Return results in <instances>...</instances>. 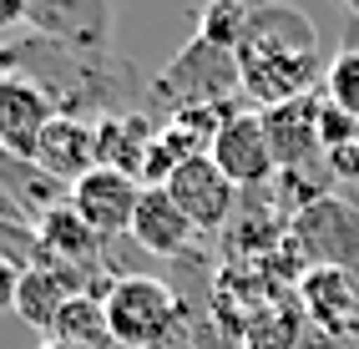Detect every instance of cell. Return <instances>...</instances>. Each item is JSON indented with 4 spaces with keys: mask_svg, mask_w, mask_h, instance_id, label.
<instances>
[{
    "mask_svg": "<svg viewBox=\"0 0 359 349\" xmlns=\"http://www.w3.org/2000/svg\"><path fill=\"white\" fill-rule=\"evenodd\" d=\"M157 349H198V344H193V334H187V324H177V329L167 334V339H162Z\"/></svg>",
    "mask_w": 359,
    "mask_h": 349,
    "instance_id": "23",
    "label": "cell"
},
{
    "mask_svg": "<svg viewBox=\"0 0 359 349\" xmlns=\"http://www.w3.org/2000/svg\"><path fill=\"white\" fill-rule=\"evenodd\" d=\"M167 198H172L187 223H193L198 233H218L233 213H238V188L223 177V167L212 157H193V162H182V167L162 182Z\"/></svg>",
    "mask_w": 359,
    "mask_h": 349,
    "instance_id": "7",
    "label": "cell"
},
{
    "mask_svg": "<svg viewBox=\"0 0 359 349\" xmlns=\"http://www.w3.org/2000/svg\"><path fill=\"white\" fill-rule=\"evenodd\" d=\"M51 344H66V349H111V329H107V309H102V294H76L66 299V309L56 314Z\"/></svg>",
    "mask_w": 359,
    "mask_h": 349,
    "instance_id": "16",
    "label": "cell"
},
{
    "mask_svg": "<svg viewBox=\"0 0 359 349\" xmlns=\"http://www.w3.org/2000/svg\"><path fill=\"white\" fill-rule=\"evenodd\" d=\"M26 26L36 36H51L71 51H111V26L116 11L102 0H31Z\"/></svg>",
    "mask_w": 359,
    "mask_h": 349,
    "instance_id": "8",
    "label": "cell"
},
{
    "mask_svg": "<svg viewBox=\"0 0 359 349\" xmlns=\"http://www.w3.org/2000/svg\"><path fill=\"white\" fill-rule=\"evenodd\" d=\"M0 76L31 81L56 116L107 122V116L147 111V76L122 51H71L51 36H15L0 41Z\"/></svg>",
    "mask_w": 359,
    "mask_h": 349,
    "instance_id": "1",
    "label": "cell"
},
{
    "mask_svg": "<svg viewBox=\"0 0 359 349\" xmlns=\"http://www.w3.org/2000/svg\"><path fill=\"white\" fill-rule=\"evenodd\" d=\"M243 76H238V56L212 46L208 36H193L182 51L147 81V116L162 127L182 111H203V107H233Z\"/></svg>",
    "mask_w": 359,
    "mask_h": 349,
    "instance_id": "3",
    "label": "cell"
},
{
    "mask_svg": "<svg viewBox=\"0 0 359 349\" xmlns=\"http://www.w3.org/2000/svg\"><path fill=\"white\" fill-rule=\"evenodd\" d=\"M56 122V107L41 97L31 81L20 76H0V152H11L20 162L36 157L41 132Z\"/></svg>",
    "mask_w": 359,
    "mask_h": 349,
    "instance_id": "13",
    "label": "cell"
},
{
    "mask_svg": "<svg viewBox=\"0 0 359 349\" xmlns=\"http://www.w3.org/2000/svg\"><path fill=\"white\" fill-rule=\"evenodd\" d=\"M304 304L289 294L269 299V304H258L243 324V349H299L304 344Z\"/></svg>",
    "mask_w": 359,
    "mask_h": 349,
    "instance_id": "15",
    "label": "cell"
},
{
    "mask_svg": "<svg viewBox=\"0 0 359 349\" xmlns=\"http://www.w3.org/2000/svg\"><path fill=\"white\" fill-rule=\"evenodd\" d=\"M152 142H157V122H152L147 111L107 116V122H97V167L127 172V177L142 182L147 157H152Z\"/></svg>",
    "mask_w": 359,
    "mask_h": 349,
    "instance_id": "14",
    "label": "cell"
},
{
    "mask_svg": "<svg viewBox=\"0 0 359 349\" xmlns=\"http://www.w3.org/2000/svg\"><path fill=\"white\" fill-rule=\"evenodd\" d=\"M31 162H36L46 177H56L61 188H76V182L97 167V122H81V116H56V122L41 132Z\"/></svg>",
    "mask_w": 359,
    "mask_h": 349,
    "instance_id": "12",
    "label": "cell"
},
{
    "mask_svg": "<svg viewBox=\"0 0 359 349\" xmlns=\"http://www.w3.org/2000/svg\"><path fill=\"white\" fill-rule=\"evenodd\" d=\"M102 309H107L111 344H122V349H157L182 324L177 289L162 284V278H147V273L111 278L102 294Z\"/></svg>",
    "mask_w": 359,
    "mask_h": 349,
    "instance_id": "4",
    "label": "cell"
},
{
    "mask_svg": "<svg viewBox=\"0 0 359 349\" xmlns=\"http://www.w3.org/2000/svg\"><path fill=\"white\" fill-rule=\"evenodd\" d=\"M198 228L187 223V213L167 198V188H142V203L132 213V243L157 259H187L198 253Z\"/></svg>",
    "mask_w": 359,
    "mask_h": 349,
    "instance_id": "11",
    "label": "cell"
},
{
    "mask_svg": "<svg viewBox=\"0 0 359 349\" xmlns=\"http://www.w3.org/2000/svg\"><path fill=\"white\" fill-rule=\"evenodd\" d=\"M324 102L339 107L344 116L359 122V20L349 15V31H344V46L334 51V61L324 66Z\"/></svg>",
    "mask_w": 359,
    "mask_h": 349,
    "instance_id": "17",
    "label": "cell"
},
{
    "mask_svg": "<svg viewBox=\"0 0 359 349\" xmlns=\"http://www.w3.org/2000/svg\"><path fill=\"white\" fill-rule=\"evenodd\" d=\"M243 26H248V6L243 0H218V6H208L198 15V36H208L212 46H223V51H238Z\"/></svg>",
    "mask_w": 359,
    "mask_h": 349,
    "instance_id": "18",
    "label": "cell"
},
{
    "mask_svg": "<svg viewBox=\"0 0 359 349\" xmlns=\"http://www.w3.org/2000/svg\"><path fill=\"white\" fill-rule=\"evenodd\" d=\"M0 223H31V218H26V213L15 207V198H11L6 188H0Z\"/></svg>",
    "mask_w": 359,
    "mask_h": 349,
    "instance_id": "22",
    "label": "cell"
},
{
    "mask_svg": "<svg viewBox=\"0 0 359 349\" xmlns=\"http://www.w3.org/2000/svg\"><path fill=\"white\" fill-rule=\"evenodd\" d=\"M299 349H359V344H354V339H334V334H319V329H314V334H304Z\"/></svg>",
    "mask_w": 359,
    "mask_h": 349,
    "instance_id": "21",
    "label": "cell"
},
{
    "mask_svg": "<svg viewBox=\"0 0 359 349\" xmlns=\"http://www.w3.org/2000/svg\"><path fill=\"white\" fill-rule=\"evenodd\" d=\"M142 203V182L127 177V172H111V167H91L76 188H71V207L76 218L97 233V238H122L132 233V213Z\"/></svg>",
    "mask_w": 359,
    "mask_h": 349,
    "instance_id": "9",
    "label": "cell"
},
{
    "mask_svg": "<svg viewBox=\"0 0 359 349\" xmlns=\"http://www.w3.org/2000/svg\"><path fill=\"white\" fill-rule=\"evenodd\" d=\"M299 304L319 334L349 339V329L359 324V273L354 268H309L299 284Z\"/></svg>",
    "mask_w": 359,
    "mask_h": 349,
    "instance_id": "10",
    "label": "cell"
},
{
    "mask_svg": "<svg viewBox=\"0 0 359 349\" xmlns=\"http://www.w3.org/2000/svg\"><path fill=\"white\" fill-rule=\"evenodd\" d=\"M208 157L223 167V177L233 182L238 193H253V188H269L278 177V162H273V142H269V122H263V111L253 107H238L228 122L218 127L212 137Z\"/></svg>",
    "mask_w": 359,
    "mask_h": 349,
    "instance_id": "6",
    "label": "cell"
},
{
    "mask_svg": "<svg viewBox=\"0 0 359 349\" xmlns=\"http://www.w3.org/2000/svg\"><path fill=\"white\" fill-rule=\"evenodd\" d=\"M46 349H66V344H46Z\"/></svg>",
    "mask_w": 359,
    "mask_h": 349,
    "instance_id": "24",
    "label": "cell"
},
{
    "mask_svg": "<svg viewBox=\"0 0 359 349\" xmlns=\"http://www.w3.org/2000/svg\"><path fill=\"white\" fill-rule=\"evenodd\" d=\"M26 6H31V0H0V31L26 26Z\"/></svg>",
    "mask_w": 359,
    "mask_h": 349,
    "instance_id": "20",
    "label": "cell"
},
{
    "mask_svg": "<svg viewBox=\"0 0 359 349\" xmlns=\"http://www.w3.org/2000/svg\"><path fill=\"white\" fill-rule=\"evenodd\" d=\"M289 243L304 268H354L359 273V207L344 198H314L289 218Z\"/></svg>",
    "mask_w": 359,
    "mask_h": 349,
    "instance_id": "5",
    "label": "cell"
},
{
    "mask_svg": "<svg viewBox=\"0 0 359 349\" xmlns=\"http://www.w3.org/2000/svg\"><path fill=\"white\" fill-rule=\"evenodd\" d=\"M238 76L243 91L263 107H289L304 102L324 86L319 66V31L314 20L294 6H248V26L238 36Z\"/></svg>",
    "mask_w": 359,
    "mask_h": 349,
    "instance_id": "2",
    "label": "cell"
},
{
    "mask_svg": "<svg viewBox=\"0 0 359 349\" xmlns=\"http://www.w3.org/2000/svg\"><path fill=\"white\" fill-rule=\"evenodd\" d=\"M20 273H26V268H20L15 259H6V253H0V314H6V309H15V294H20Z\"/></svg>",
    "mask_w": 359,
    "mask_h": 349,
    "instance_id": "19",
    "label": "cell"
}]
</instances>
